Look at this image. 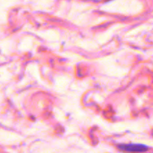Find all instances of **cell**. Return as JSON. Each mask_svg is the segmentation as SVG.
<instances>
[{
    "label": "cell",
    "mask_w": 153,
    "mask_h": 153,
    "mask_svg": "<svg viewBox=\"0 0 153 153\" xmlns=\"http://www.w3.org/2000/svg\"><path fill=\"white\" fill-rule=\"evenodd\" d=\"M121 150L130 152H143L147 150L149 147L143 144H124L119 146Z\"/></svg>",
    "instance_id": "6da1fadb"
}]
</instances>
